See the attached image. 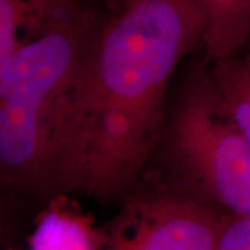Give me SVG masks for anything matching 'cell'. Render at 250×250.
<instances>
[{
	"mask_svg": "<svg viewBox=\"0 0 250 250\" xmlns=\"http://www.w3.org/2000/svg\"><path fill=\"white\" fill-rule=\"evenodd\" d=\"M203 32L199 0H132L106 16L62 103L52 197L123 200L139 185L166 128L171 77Z\"/></svg>",
	"mask_w": 250,
	"mask_h": 250,
	"instance_id": "1",
	"label": "cell"
},
{
	"mask_svg": "<svg viewBox=\"0 0 250 250\" xmlns=\"http://www.w3.org/2000/svg\"><path fill=\"white\" fill-rule=\"evenodd\" d=\"M106 16L92 1L24 39L0 62V178L10 192L52 196L62 103Z\"/></svg>",
	"mask_w": 250,
	"mask_h": 250,
	"instance_id": "2",
	"label": "cell"
},
{
	"mask_svg": "<svg viewBox=\"0 0 250 250\" xmlns=\"http://www.w3.org/2000/svg\"><path fill=\"white\" fill-rule=\"evenodd\" d=\"M164 129L168 184L227 214L250 217V145L210 70L196 67L189 74Z\"/></svg>",
	"mask_w": 250,
	"mask_h": 250,
	"instance_id": "3",
	"label": "cell"
},
{
	"mask_svg": "<svg viewBox=\"0 0 250 250\" xmlns=\"http://www.w3.org/2000/svg\"><path fill=\"white\" fill-rule=\"evenodd\" d=\"M229 214L168 182L138 187L103 228V250H217Z\"/></svg>",
	"mask_w": 250,
	"mask_h": 250,
	"instance_id": "4",
	"label": "cell"
},
{
	"mask_svg": "<svg viewBox=\"0 0 250 250\" xmlns=\"http://www.w3.org/2000/svg\"><path fill=\"white\" fill-rule=\"evenodd\" d=\"M103 228L93 217L59 195L38 217L28 250H103Z\"/></svg>",
	"mask_w": 250,
	"mask_h": 250,
	"instance_id": "5",
	"label": "cell"
},
{
	"mask_svg": "<svg viewBox=\"0 0 250 250\" xmlns=\"http://www.w3.org/2000/svg\"><path fill=\"white\" fill-rule=\"evenodd\" d=\"M205 16L202 45L210 62L239 53L250 36V14L242 0H199Z\"/></svg>",
	"mask_w": 250,
	"mask_h": 250,
	"instance_id": "6",
	"label": "cell"
},
{
	"mask_svg": "<svg viewBox=\"0 0 250 250\" xmlns=\"http://www.w3.org/2000/svg\"><path fill=\"white\" fill-rule=\"evenodd\" d=\"M210 72L228 114L250 145V53L214 62Z\"/></svg>",
	"mask_w": 250,
	"mask_h": 250,
	"instance_id": "7",
	"label": "cell"
},
{
	"mask_svg": "<svg viewBox=\"0 0 250 250\" xmlns=\"http://www.w3.org/2000/svg\"><path fill=\"white\" fill-rule=\"evenodd\" d=\"M217 250H250V217L229 215Z\"/></svg>",
	"mask_w": 250,
	"mask_h": 250,
	"instance_id": "8",
	"label": "cell"
},
{
	"mask_svg": "<svg viewBox=\"0 0 250 250\" xmlns=\"http://www.w3.org/2000/svg\"><path fill=\"white\" fill-rule=\"evenodd\" d=\"M103 1L108 9V13H114V11L124 9L125 6L132 0H103Z\"/></svg>",
	"mask_w": 250,
	"mask_h": 250,
	"instance_id": "9",
	"label": "cell"
}]
</instances>
